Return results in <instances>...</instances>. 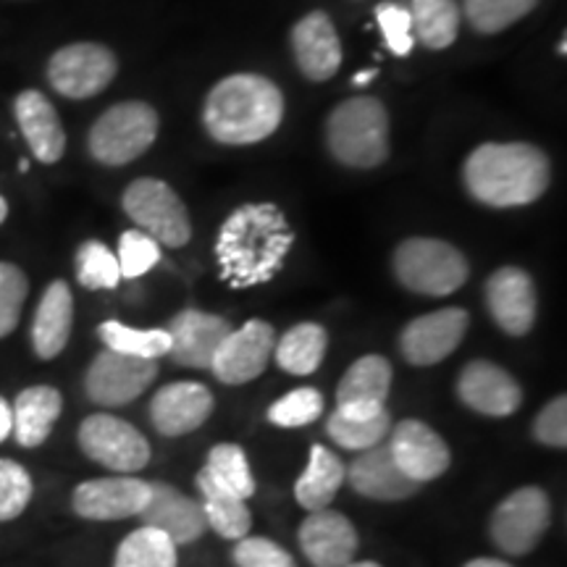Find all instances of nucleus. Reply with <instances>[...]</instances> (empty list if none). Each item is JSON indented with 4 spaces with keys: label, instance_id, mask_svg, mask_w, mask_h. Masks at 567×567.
Segmentation results:
<instances>
[{
    "label": "nucleus",
    "instance_id": "1",
    "mask_svg": "<svg viewBox=\"0 0 567 567\" xmlns=\"http://www.w3.org/2000/svg\"><path fill=\"white\" fill-rule=\"evenodd\" d=\"M292 245L295 231L279 205H239L218 229V274L234 289L260 287L281 271Z\"/></svg>",
    "mask_w": 567,
    "mask_h": 567
},
{
    "label": "nucleus",
    "instance_id": "2",
    "mask_svg": "<svg viewBox=\"0 0 567 567\" xmlns=\"http://www.w3.org/2000/svg\"><path fill=\"white\" fill-rule=\"evenodd\" d=\"M465 189L488 208H520L549 189L551 163L528 142H484L465 158Z\"/></svg>",
    "mask_w": 567,
    "mask_h": 567
},
{
    "label": "nucleus",
    "instance_id": "3",
    "mask_svg": "<svg viewBox=\"0 0 567 567\" xmlns=\"http://www.w3.org/2000/svg\"><path fill=\"white\" fill-rule=\"evenodd\" d=\"M284 122V95L260 74H231L208 92L203 105L205 132L221 145L264 142Z\"/></svg>",
    "mask_w": 567,
    "mask_h": 567
},
{
    "label": "nucleus",
    "instance_id": "4",
    "mask_svg": "<svg viewBox=\"0 0 567 567\" xmlns=\"http://www.w3.org/2000/svg\"><path fill=\"white\" fill-rule=\"evenodd\" d=\"M326 145L347 168H375L389 158V113L379 97H350L331 111Z\"/></svg>",
    "mask_w": 567,
    "mask_h": 567
},
{
    "label": "nucleus",
    "instance_id": "5",
    "mask_svg": "<svg viewBox=\"0 0 567 567\" xmlns=\"http://www.w3.org/2000/svg\"><path fill=\"white\" fill-rule=\"evenodd\" d=\"M394 276L410 292L446 297L467 281L465 255L450 243L431 237H410L394 250Z\"/></svg>",
    "mask_w": 567,
    "mask_h": 567
},
{
    "label": "nucleus",
    "instance_id": "6",
    "mask_svg": "<svg viewBox=\"0 0 567 567\" xmlns=\"http://www.w3.org/2000/svg\"><path fill=\"white\" fill-rule=\"evenodd\" d=\"M158 111L151 103L124 101L111 105L92 124L87 147L90 155L103 166H126L151 151L158 137Z\"/></svg>",
    "mask_w": 567,
    "mask_h": 567
},
{
    "label": "nucleus",
    "instance_id": "7",
    "mask_svg": "<svg viewBox=\"0 0 567 567\" xmlns=\"http://www.w3.org/2000/svg\"><path fill=\"white\" fill-rule=\"evenodd\" d=\"M126 216L140 226V231L151 234L158 245L184 247L193 237V221L179 200V195L161 179L132 182L122 197Z\"/></svg>",
    "mask_w": 567,
    "mask_h": 567
},
{
    "label": "nucleus",
    "instance_id": "8",
    "mask_svg": "<svg viewBox=\"0 0 567 567\" xmlns=\"http://www.w3.org/2000/svg\"><path fill=\"white\" fill-rule=\"evenodd\" d=\"M118 61L101 42H74L61 48L48 61V82L69 101H87L101 95L116 80Z\"/></svg>",
    "mask_w": 567,
    "mask_h": 567
},
{
    "label": "nucleus",
    "instance_id": "9",
    "mask_svg": "<svg viewBox=\"0 0 567 567\" xmlns=\"http://www.w3.org/2000/svg\"><path fill=\"white\" fill-rule=\"evenodd\" d=\"M551 523V502L544 488H517L494 509L492 538L505 555L520 557L536 549Z\"/></svg>",
    "mask_w": 567,
    "mask_h": 567
},
{
    "label": "nucleus",
    "instance_id": "10",
    "mask_svg": "<svg viewBox=\"0 0 567 567\" xmlns=\"http://www.w3.org/2000/svg\"><path fill=\"white\" fill-rule=\"evenodd\" d=\"M80 446L92 463L116 473H137L151 463V444L132 423L113 415H90L80 425Z\"/></svg>",
    "mask_w": 567,
    "mask_h": 567
},
{
    "label": "nucleus",
    "instance_id": "11",
    "mask_svg": "<svg viewBox=\"0 0 567 567\" xmlns=\"http://www.w3.org/2000/svg\"><path fill=\"white\" fill-rule=\"evenodd\" d=\"M158 375V363L145 358H132L113 350H103L92 360L84 375V392L95 405L118 408L145 392Z\"/></svg>",
    "mask_w": 567,
    "mask_h": 567
},
{
    "label": "nucleus",
    "instance_id": "12",
    "mask_svg": "<svg viewBox=\"0 0 567 567\" xmlns=\"http://www.w3.org/2000/svg\"><path fill=\"white\" fill-rule=\"evenodd\" d=\"M276 331L271 323L247 321L243 329H231V334L218 347L210 371L224 384H250L266 371L268 360L274 358Z\"/></svg>",
    "mask_w": 567,
    "mask_h": 567
},
{
    "label": "nucleus",
    "instance_id": "13",
    "mask_svg": "<svg viewBox=\"0 0 567 567\" xmlns=\"http://www.w3.org/2000/svg\"><path fill=\"white\" fill-rule=\"evenodd\" d=\"M471 318L463 308H442L425 313L405 326L400 337V350L408 363L436 365L457 350L467 334Z\"/></svg>",
    "mask_w": 567,
    "mask_h": 567
},
{
    "label": "nucleus",
    "instance_id": "14",
    "mask_svg": "<svg viewBox=\"0 0 567 567\" xmlns=\"http://www.w3.org/2000/svg\"><path fill=\"white\" fill-rule=\"evenodd\" d=\"M486 308L509 337H526L536 323V284L523 268L507 266L486 279Z\"/></svg>",
    "mask_w": 567,
    "mask_h": 567
},
{
    "label": "nucleus",
    "instance_id": "15",
    "mask_svg": "<svg viewBox=\"0 0 567 567\" xmlns=\"http://www.w3.org/2000/svg\"><path fill=\"white\" fill-rule=\"evenodd\" d=\"M151 499V481L130 476L92 478L74 488L71 505L84 520H124L145 509Z\"/></svg>",
    "mask_w": 567,
    "mask_h": 567
},
{
    "label": "nucleus",
    "instance_id": "16",
    "mask_svg": "<svg viewBox=\"0 0 567 567\" xmlns=\"http://www.w3.org/2000/svg\"><path fill=\"white\" fill-rule=\"evenodd\" d=\"M389 450H392L400 471L417 484H429V481L439 478L452 463L450 446L444 439L421 421H402L394 425Z\"/></svg>",
    "mask_w": 567,
    "mask_h": 567
},
{
    "label": "nucleus",
    "instance_id": "17",
    "mask_svg": "<svg viewBox=\"0 0 567 567\" xmlns=\"http://www.w3.org/2000/svg\"><path fill=\"white\" fill-rule=\"evenodd\" d=\"M140 517L142 526L161 530L163 536L172 538L174 547L195 544L208 528L200 502L182 494L172 484H151V499H147Z\"/></svg>",
    "mask_w": 567,
    "mask_h": 567
},
{
    "label": "nucleus",
    "instance_id": "18",
    "mask_svg": "<svg viewBox=\"0 0 567 567\" xmlns=\"http://www.w3.org/2000/svg\"><path fill=\"white\" fill-rule=\"evenodd\" d=\"M166 331L172 339L168 354L174 363L210 371L218 347L231 334V323L221 316L203 313V310H182L179 316L172 318V326Z\"/></svg>",
    "mask_w": 567,
    "mask_h": 567
},
{
    "label": "nucleus",
    "instance_id": "19",
    "mask_svg": "<svg viewBox=\"0 0 567 567\" xmlns=\"http://www.w3.org/2000/svg\"><path fill=\"white\" fill-rule=\"evenodd\" d=\"M292 53L297 69L310 82H329L342 66V40L329 13L313 11L292 27Z\"/></svg>",
    "mask_w": 567,
    "mask_h": 567
},
{
    "label": "nucleus",
    "instance_id": "20",
    "mask_svg": "<svg viewBox=\"0 0 567 567\" xmlns=\"http://www.w3.org/2000/svg\"><path fill=\"white\" fill-rule=\"evenodd\" d=\"M457 394L467 408L492 417L513 415L523 402L520 384L505 368L488 363V360H473L463 368L457 381Z\"/></svg>",
    "mask_w": 567,
    "mask_h": 567
},
{
    "label": "nucleus",
    "instance_id": "21",
    "mask_svg": "<svg viewBox=\"0 0 567 567\" xmlns=\"http://www.w3.org/2000/svg\"><path fill=\"white\" fill-rule=\"evenodd\" d=\"M344 478L360 496L375 502H400L413 496L421 484L400 471L394 463L389 444H375L371 450H363L352 460L350 467H344Z\"/></svg>",
    "mask_w": 567,
    "mask_h": 567
},
{
    "label": "nucleus",
    "instance_id": "22",
    "mask_svg": "<svg viewBox=\"0 0 567 567\" xmlns=\"http://www.w3.org/2000/svg\"><path fill=\"white\" fill-rule=\"evenodd\" d=\"M213 413V394L195 381H179L158 389L151 402L153 425L163 436H184L208 421Z\"/></svg>",
    "mask_w": 567,
    "mask_h": 567
},
{
    "label": "nucleus",
    "instance_id": "23",
    "mask_svg": "<svg viewBox=\"0 0 567 567\" xmlns=\"http://www.w3.org/2000/svg\"><path fill=\"white\" fill-rule=\"evenodd\" d=\"M300 547L313 567H344L358 551V530L342 513L318 509L300 526Z\"/></svg>",
    "mask_w": 567,
    "mask_h": 567
},
{
    "label": "nucleus",
    "instance_id": "24",
    "mask_svg": "<svg viewBox=\"0 0 567 567\" xmlns=\"http://www.w3.org/2000/svg\"><path fill=\"white\" fill-rule=\"evenodd\" d=\"M13 113L34 158L40 163H59L66 151V132L53 103L38 90H24L13 101Z\"/></svg>",
    "mask_w": 567,
    "mask_h": 567
},
{
    "label": "nucleus",
    "instance_id": "25",
    "mask_svg": "<svg viewBox=\"0 0 567 567\" xmlns=\"http://www.w3.org/2000/svg\"><path fill=\"white\" fill-rule=\"evenodd\" d=\"M74 326V297L66 281H53L42 292L38 313L32 321V347L42 360H53L69 344Z\"/></svg>",
    "mask_w": 567,
    "mask_h": 567
},
{
    "label": "nucleus",
    "instance_id": "26",
    "mask_svg": "<svg viewBox=\"0 0 567 567\" xmlns=\"http://www.w3.org/2000/svg\"><path fill=\"white\" fill-rule=\"evenodd\" d=\"M392 429V417H389L386 405H337L331 413L326 431L344 450L363 452L371 446L384 442V436Z\"/></svg>",
    "mask_w": 567,
    "mask_h": 567
},
{
    "label": "nucleus",
    "instance_id": "27",
    "mask_svg": "<svg viewBox=\"0 0 567 567\" xmlns=\"http://www.w3.org/2000/svg\"><path fill=\"white\" fill-rule=\"evenodd\" d=\"M63 408L61 392L53 386H30L13 402V436L21 446H40L51 436Z\"/></svg>",
    "mask_w": 567,
    "mask_h": 567
},
{
    "label": "nucleus",
    "instance_id": "28",
    "mask_svg": "<svg viewBox=\"0 0 567 567\" xmlns=\"http://www.w3.org/2000/svg\"><path fill=\"white\" fill-rule=\"evenodd\" d=\"M197 488L203 494V513L205 520H208V528L216 530L218 536L231 538V542H239V538L250 534L252 515L243 496L218 484L205 467L197 473Z\"/></svg>",
    "mask_w": 567,
    "mask_h": 567
},
{
    "label": "nucleus",
    "instance_id": "29",
    "mask_svg": "<svg viewBox=\"0 0 567 567\" xmlns=\"http://www.w3.org/2000/svg\"><path fill=\"white\" fill-rule=\"evenodd\" d=\"M344 484V463L334 452L326 450L323 444H316L310 450V460L305 465L302 476L295 484V496L300 507L308 513H318L334 502V496Z\"/></svg>",
    "mask_w": 567,
    "mask_h": 567
},
{
    "label": "nucleus",
    "instance_id": "30",
    "mask_svg": "<svg viewBox=\"0 0 567 567\" xmlns=\"http://www.w3.org/2000/svg\"><path fill=\"white\" fill-rule=\"evenodd\" d=\"M392 389V365L381 354H363L347 368L337 389V405H386Z\"/></svg>",
    "mask_w": 567,
    "mask_h": 567
},
{
    "label": "nucleus",
    "instance_id": "31",
    "mask_svg": "<svg viewBox=\"0 0 567 567\" xmlns=\"http://www.w3.org/2000/svg\"><path fill=\"white\" fill-rule=\"evenodd\" d=\"M329 334L318 323H297L284 337H276L274 358L281 371L292 375H310L323 363Z\"/></svg>",
    "mask_w": 567,
    "mask_h": 567
},
{
    "label": "nucleus",
    "instance_id": "32",
    "mask_svg": "<svg viewBox=\"0 0 567 567\" xmlns=\"http://www.w3.org/2000/svg\"><path fill=\"white\" fill-rule=\"evenodd\" d=\"M410 21H413V38L431 51H444L457 40L460 13L457 0H410Z\"/></svg>",
    "mask_w": 567,
    "mask_h": 567
},
{
    "label": "nucleus",
    "instance_id": "33",
    "mask_svg": "<svg viewBox=\"0 0 567 567\" xmlns=\"http://www.w3.org/2000/svg\"><path fill=\"white\" fill-rule=\"evenodd\" d=\"M97 337L103 339L105 350L132 354V358L155 360L168 354L172 350V339L168 331L163 329H134L122 321H105L97 329Z\"/></svg>",
    "mask_w": 567,
    "mask_h": 567
},
{
    "label": "nucleus",
    "instance_id": "34",
    "mask_svg": "<svg viewBox=\"0 0 567 567\" xmlns=\"http://www.w3.org/2000/svg\"><path fill=\"white\" fill-rule=\"evenodd\" d=\"M113 567H176V547L161 530L142 526L124 538Z\"/></svg>",
    "mask_w": 567,
    "mask_h": 567
},
{
    "label": "nucleus",
    "instance_id": "35",
    "mask_svg": "<svg viewBox=\"0 0 567 567\" xmlns=\"http://www.w3.org/2000/svg\"><path fill=\"white\" fill-rule=\"evenodd\" d=\"M536 6L538 0H463V13L476 32L496 34L526 19Z\"/></svg>",
    "mask_w": 567,
    "mask_h": 567
},
{
    "label": "nucleus",
    "instance_id": "36",
    "mask_svg": "<svg viewBox=\"0 0 567 567\" xmlns=\"http://www.w3.org/2000/svg\"><path fill=\"white\" fill-rule=\"evenodd\" d=\"M205 471H208L218 484H224L226 488H231L234 494L243 496V499H250L255 494V478L243 446L237 444L213 446Z\"/></svg>",
    "mask_w": 567,
    "mask_h": 567
},
{
    "label": "nucleus",
    "instance_id": "37",
    "mask_svg": "<svg viewBox=\"0 0 567 567\" xmlns=\"http://www.w3.org/2000/svg\"><path fill=\"white\" fill-rule=\"evenodd\" d=\"M76 281L84 289H116L118 281H122L116 252L97 243V239L84 243L76 250Z\"/></svg>",
    "mask_w": 567,
    "mask_h": 567
},
{
    "label": "nucleus",
    "instance_id": "38",
    "mask_svg": "<svg viewBox=\"0 0 567 567\" xmlns=\"http://www.w3.org/2000/svg\"><path fill=\"white\" fill-rule=\"evenodd\" d=\"M323 413V396L313 386L295 389V392L284 394L268 408V421L281 429H300V425H310L318 421Z\"/></svg>",
    "mask_w": 567,
    "mask_h": 567
},
{
    "label": "nucleus",
    "instance_id": "39",
    "mask_svg": "<svg viewBox=\"0 0 567 567\" xmlns=\"http://www.w3.org/2000/svg\"><path fill=\"white\" fill-rule=\"evenodd\" d=\"M116 260L122 279H140V276H145L153 266L161 264V245L155 243L151 234L140 229L124 231L122 239H118Z\"/></svg>",
    "mask_w": 567,
    "mask_h": 567
},
{
    "label": "nucleus",
    "instance_id": "40",
    "mask_svg": "<svg viewBox=\"0 0 567 567\" xmlns=\"http://www.w3.org/2000/svg\"><path fill=\"white\" fill-rule=\"evenodd\" d=\"M30 295V281L13 264H0V339L9 337L19 326L21 308Z\"/></svg>",
    "mask_w": 567,
    "mask_h": 567
},
{
    "label": "nucleus",
    "instance_id": "41",
    "mask_svg": "<svg viewBox=\"0 0 567 567\" xmlns=\"http://www.w3.org/2000/svg\"><path fill=\"white\" fill-rule=\"evenodd\" d=\"M32 499V476L13 460H0V523L24 513Z\"/></svg>",
    "mask_w": 567,
    "mask_h": 567
},
{
    "label": "nucleus",
    "instance_id": "42",
    "mask_svg": "<svg viewBox=\"0 0 567 567\" xmlns=\"http://www.w3.org/2000/svg\"><path fill=\"white\" fill-rule=\"evenodd\" d=\"M375 21L379 30L384 34L386 48L394 55H408L415 48L413 38V21H410V11L400 3H381L375 9Z\"/></svg>",
    "mask_w": 567,
    "mask_h": 567
},
{
    "label": "nucleus",
    "instance_id": "43",
    "mask_svg": "<svg viewBox=\"0 0 567 567\" xmlns=\"http://www.w3.org/2000/svg\"><path fill=\"white\" fill-rule=\"evenodd\" d=\"M234 563L237 567H297L295 557L271 538H239V544L234 547Z\"/></svg>",
    "mask_w": 567,
    "mask_h": 567
},
{
    "label": "nucleus",
    "instance_id": "44",
    "mask_svg": "<svg viewBox=\"0 0 567 567\" xmlns=\"http://www.w3.org/2000/svg\"><path fill=\"white\" fill-rule=\"evenodd\" d=\"M534 436L536 442L557 446L565 450L567 446V402L565 396H555L534 421Z\"/></svg>",
    "mask_w": 567,
    "mask_h": 567
},
{
    "label": "nucleus",
    "instance_id": "45",
    "mask_svg": "<svg viewBox=\"0 0 567 567\" xmlns=\"http://www.w3.org/2000/svg\"><path fill=\"white\" fill-rule=\"evenodd\" d=\"M11 431H13V415H11V405H9V402L3 400V396H0V444H3L6 439L11 436Z\"/></svg>",
    "mask_w": 567,
    "mask_h": 567
},
{
    "label": "nucleus",
    "instance_id": "46",
    "mask_svg": "<svg viewBox=\"0 0 567 567\" xmlns=\"http://www.w3.org/2000/svg\"><path fill=\"white\" fill-rule=\"evenodd\" d=\"M465 567H513V565L502 563V559H494V557H478V559H471Z\"/></svg>",
    "mask_w": 567,
    "mask_h": 567
},
{
    "label": "nucleus",
    "instance_id": "47",
    "mask_svg": "<svg viewBox=\"0 0 567 567\" xmlns=\"http://www.w3.org/2000/svg\"><path fill=\"white\" fill-rule=\"evenodd\" d=\"M375 76V71H360L358 76H354V84H368Z\"/></svg>",
    "mask_w": 567,
    "mask_h": 567
},
{
    "label": "nucleus",
    "instance_id": "48",
    "mask_svg": "<svg viewBox=\"0 0 567 567\" xmlns=\"http://www.w3.org/2000/svg\"><path fill=\"white\" fill-rule=\"evenodd\" d=\"M6 216H9V203H6V197H0V224L6 221Z\"/></svg>",
    "mask_w": 567,
    "mask_h": 567
},
{
    "label": "nucleus",
    "instance_id": "49",
    "mask_svg": "<svg viewBox=\"0 0 567 567\" xmlns=\"http://www.w3.org/2000/svg\"><path fill=\"white\" fill-rule=\"evenodd\" d=\"M344 567H381L379 563H350V565H344Z\"/></svg>",
    "mask_w": 567,
    "mask_h": 567
}]
</instances>
